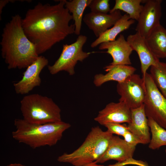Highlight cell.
Returning a JSON list of instances; mask_svg holds the SVG:
<instances>
[{"mask_svg": "<svg viewBox=\"0 0 166 166\" xmlns=\"http://www.w3.org/2000/svg\"><path fill=\"white\" fill-rule=\"evenodd\" d=\"M65 0L54 5L38 2L26 12L22 25L24 32L39 55L74 33L73 19L65 7Z\"/></svg>", "mask_w": 166, "mask_h": 166, "instance_id": "6da1fadb", "label": "cell"}, {"mask_svg": "<svg viewBox=\"0 0 166 166\" xmlns=\"http://www.w3.org/2000/svg\"><path fill=\"white\" fill-rule=\"evenodd\" d=\"M22 20L19 14H15L3 30L1 56L9 69L26 68L39 56L24 32Z\"/></svg>", "mask_w": 166, "mask_h": 166, "instance_id": "7a4b0ae2", "label": "cell"}, {"mask_svg": "<svg viewBox=\"0 0 166 166\" xmlns=\"http://www.w3.org/2000/svg\"><path fill=\"white\" fill-rule=\"evenodd\" d=\"M14 125L16 130L12 132L13 138L33 148L55 145L61 139L64 132L71 126L62 121L37 124L30 123L23 119H15Z\"/></svg>", "mask_w": 166, "mask_h": 166, "instance_id": "3957f363", "label": "cell"}, {"mask_svg": "<svg viewBox=\"0 0 166 166\" xmlns=\"http://www.w3.org/2000/svg\"><path fill=\"white\" fill-rule=\"evenodd\" d=\"M113 136L107 130L104 131L98 126L92 127L80 147L71 153H63L57 160L73 166H80L95 162L105 152Z\"/></svg>", "mask_w": 166, "mask_h": 166, "instance_id": "277c9868", "label": "cell"}, {"mask_svg": "<svg viewBox=\"0 0 166 166\" xmlns=\"http://www.w3.org/2000/svg\"><path fill=\"white\" fill-rule=\"evenodd\" d=\"M20 108L23 119L30 123L43 124L62 121L58 105L51 98L38 94L24 96Z\"/></svg>", "mask_w": 166, "mask_h": 166, "instance_id": "5b68a950", "label": "cell"}, {"mask_svg": "<svg viewBox=\"0 0 166 166\" xmlns=\"http://www.w3.org/2000/svg\"><path fill=\"white\" fill-rule=\"evenodd\" d=\"M87 39L86 36L80 35L74 43L63 45L58 58L53 65L48 66L50 73L54 75L60 71H65L70 75H73L75 73L74 67L77 62L83 61L91 53L83 50Z\"/></svg>", "mask_w": 166, "mask_h": 166, "instance_id": "8992f818", "label": "cell"}, {"mask_svg": "<svg viewBox=\"0 0 166 166\" xmlns=\"http://www.w3.org/2000/svg\"><path fill=\"white\" fill-rule=\"evenodd\" d=\"M144 81L146 93L144 105L146 116L166 129V98L150 74L146 73Z\"/></svg>", "mask_w": 166, "mask_h": 166, "instance_id": "52a82bcc", "label": "cell"}, {"mask_svg": "<svg viewBox=\"0 0 166 166\" xmlns=\"http://www.w3.org/2000/svg\"><path fill=\"white\" fill-rule=\"evenodd\" d=\"M117 89L120 96L119 101L124 102L131 109L139 108L144 104L146 87L144 81L139 75L134 73L118 83Z\"/></svg>", "mask_w": 166, "mask_h": 166, "instance_id": "ba28073f", "label": "cell"}, {"mask_svg": "<svg viewBox=\"0 0 166 166\" xmlns=\"http://www.w3.org/2000/svg\"><path fill=\"white\" fill-rule=\"evenodd\" d=\"M162 2L161 0H143L144 4L137 21L136 30L145 38L160 24Z\"/></svg>", "mask_w": 166, "mask_h": 166, "instance_id": "9c48e42d", "label": "cell"}, {"mask_svg": "<svg viewBox=\"0 0 166 166\" xmlns=\"http://www.w3.org/2000/svg\"><path fill=\"white\" fill-rule=\"evenodd\" d=\"M47 59L42 56H39L37 59L29 66L23 73L22 78L14 84L17 94L28 93L35 87L39 86L41 83L40 74L42 70L48 64Z\"/></svg>", "mask_w": 166, "mask_h": 166, "instance_id": "30bf717a", "label": "cell"}, {"mask_svg": "<svg viewBox=\"0 0 166 166\" xmlns=\"http://www.w3.org/2000/svg\"><path fill=\"white\" fill-rule=\"evenodd\" d=\"M94 120L102 125L109 123H129L131 109L124 102H111L100 111Z\"/></svg>", "mask_w": 166, "mask_h": 166, "instance_id": "8fae6325", "label": "cell"}, {"mask_svg": "<svg viewBox=\"0 0 166 166\" xmlns=\"http://www.w3.org/2000/svg\"><path fill=\"white\" fill-rule=\"evenodd\" d=\"M136 146L126 142L123 139L113 135L104 153L95 161L103 163L110 160L122 162L132 158Z\"/></svg>", "mask_w": 166, "mask_h": 166, "instance_id": "7c38bea8", "label": "cell"}, {"mask_svg": "<svg viewBox=\"0 0 166 166\" xmlns=\"http://www.w3.org/2000/svg\"><path fill=\"white\" fill-rule=\"evenodd\" d=\"M126 40L133 50L138 55L141 64L142 78L144 81L148 69L150 67L157 65L160 61L159 59L152 52L146 38L137 32L129 35Z\"/></svg>", "mask_w": 166, "mask_h": 166, "instance_id": "4fadbf2b", "label": "cell"}, {"mask_svg": "<svg viewBox=\"0 0 166 166\" xmlns=\"http://www.w3.org/2000/svg\"><path fill=\"white\" fill-rule=\"evenodd\" d=\"M99 45V49H106L105 52L112 57L113 61L109 65L131 64L130 57L133 50L123 35L121 34L118 38L114 41L103 42Z\"/></svg>", "mask_w": 166, "mask_h": 166, "instance_id": "5bb4252c", "label": "cell"}, {"mask_svg": "<svg viewBox=\"0 0 166 166\" xmlns=\"http://www.w3.org/2000/svg\"><path fill=\"white\" fill-rule=\"evenodd\" d=\"M119 10L109 14L90 12L85 14L83 20L97 38L113 26L121 17Z\"/></svg>", "mask_w": 166, "mask_h": 166, "instance_id": "9a60e30c", "label": "cell"}, {"mask_svg": "<svg viewBox=\"0 0 166 166\" xmlns=\"http://www.w3.org/2000/svg\"><path fill=\"white\" fill-rule=\"evenodd\" d=\"M131 109V120L127 125L129 131L137 136L142 144L149 143L150 140L149 127L144 104L140 107Z\"/></svg>", "mask_w": 166, "mask_h": 166, "instance_id": "2e32d148", "label": "cell"}, {"mask_svg": "<svg viewBox=\"0 0 166 166\" xmlns=\"http://www.w3.org/2000/svg\"><path fill=\"white\" fill-rule=\"evenodd\" d=\"M107 73L105 74L100 73L95 75L93 83L97 87L110 81H115L118 83L124 81L130 75L134 74L136 69L130 65H109L104 68Z\"/></svg>", "mask_w": 166, "mask_h": 166, "instance_id": "e0dca14e", "label": "cell"}, {"mask_svg": "<svg viewBox=\"0 0 166 166\" xmlns=\"http://www.w3.org/2000/svg\"><path fill=\"white\" fill-rule=\"evenodd\" d=\"M153 54L158 58H166V29L160 24L146 38Z\"/></svg>", "mask_w": 166, "mask_h": 166, "instance_id": "ac0fdd59", "label": "cell"}, {"mask_svg": "<svg viewBox=\"0 0 166 166\" xmlns=\"http://www.w3.org/2000/svg\"><path fill=\"white\" fill-rule=\"evenodd\" d=\"M135 21L131 19L126 14L122 15L112 27L108 29L94 41L91 44V47L93 48L102 43L115 40L118 34L128 29Z\"/></svg>", "mask_w": 166, "mask_h": 166, "instance_id": "d6986e66", "label": "cell"}, {"mask_svg": "<svg viewBox=\"0 0 166 166\" xmlns=\"http://www.w3.org/2000/svg\"><path fill=\"white\" fill-rule=\"evenodd\" d=\"M92 0H65V7L70 13H72L75 26L74 34H80L83 13L85 8L88 7Z\"/></svg>", "mask_w": 166, "mask_h": 166, "instance_id": "ffe728a7", "label": "cell"}, {"mask_svg": "<svg viewBox=\"0 0 166 166\" xmlns=\"http://www.w3.org/2000/svg\"><path fill=\"white\" fill-rule=\"evenodd\" d=\"M143 0H116L113 7L109 13L116 10H122L126 13L131 19L138 20L143 8L141 4Z\"/></svg>", "mask_w": 166, "mask_h": 166, "instance_id": "44dd1931", "label": "cell"}, {"mask_svg": "<svg viewBox=\"0 0 166 166\" xmlns=\"http://www.w3.org/2000/svg\"><path fill=\"white\" fill-rule=\"evenodd\" d=\"M148 125L152 134L148 147L156 150L166 146V129L150 118H148Z\"/></svg>", "mask_w": 166, "mask_h": 166, "instance_id": "7402d4cb", "label": "cell"}, {"mask_svg": "<svg viewBox=\"0 0 166 166\" xmlns=\"http://www.w3.org/2000/svg\"><path fill=\"white\" fill-rule=\"evenodd\" d=\"M150 73L160 92L166 98V63L160 61L151 67Z\"/></svg>", "mask_w": 166, "mask_h": 166, "instance_id": "603a6c76", "label": "cell"}, {"mask_svg": "<svg viewBox=\"0 0 166 166\" xmlns=\"http://www.w3.org/2000/svg\"><path fill=\"white\" fill-rule=\"evenodd\" d=\"M88 7L94 13L107 14L111 10L109 0H92Z\"/></svg>", "mask_w": 166, "mask_h": 166, "instance_id": "cb8c5ba5", "label": "cell"}, {"mask_svg": "<svg viewBox=\"0 0 166 166\" xmlns=\"http://www.w3.org/2000/svg\"><path fill=\"white\" fill-rule=\"evenodd\" d=\"M113 134L123 136L129 131L127 125L118 123H109L104 125Z\"/></svg>", "mask_w": 166, "mask_h": 166, "instance_id": "d4e9b609", "label": "cell"}, {"mask_svg": "<svg viewBox=\"0 0 166 166\" xmlns=\"http://www.w3.org/2000/svg\"><path fill=\"white\" fill-rule=\"evenodd\" d=\"M123 137L124 140L129 144L135 146L139 144H142L140 139L129 131L126 132Z\"/></svg>", "mask_w": 166, "mask_h": 166, "instance_id": "484cf974", "label": "cell"}, {"mask_svg": "<svg viewBox=\"0 0 166 166\" xmlns=\"http://www.w3.org/2000/svg\"><path fill=\"white\" fill-rule=\"evenodd\" d=\"M128 164H134L139 166H150L147 163L141 160H136L132 158L129 160L128 162Z\"/></svg>", "mask_w": 166, "mask_h": 166, "instance_id": "4316f807", "label": "cell"}, {"mask_svg": "<svg viewBox=\"0 0 166 166\" xmlns=\"http://www.w3.org/2000/svg\"><path fill=\"white\" fill-rule=\"evenodd\" d=\"M14 0H1L0 1V19H1V14L3 8L10 2H14Z\"/></svg>", "mask_w": 166, "mask_h": 166, "instance_id": "83f0119b", "label": "cell"}, {"mask_svg": "<svg viewBox=\"0 0 166 166\" xmlns=\"http://www.w3.org/2000/svg\"><path fill=\"white\" fill-rule=\"evenodd\" d=\"M80 166H104V165L100 164L95 162H93L85 165Z\"/></svg>", "mask_w": 166, "mask_h": 166, "instance_id": "f1b7e54d", "label": "cell"}, {"mask_svg": "<svg viewBox=\"0 0 166 166\" xmlns=\"http://www.w3.org/2000/svg\"><path fill=\"white\" fill-rule=\"evenodd\" d=\"M6 166H26L25 165L20 163H11Z\"/></svg>", "mask_w": 166, "mask_h": 166, "instance_id": "f546056e", "label": "cell"}, {"mask_svg": "<svg viewBox=\"0 0 166 166\" xmlns=\"http://www.w3.org/2000/svg\"><path fill=\"white\" fill-rule=\"evenodd\" d=\"M165 152L166 153V149H165Z\"/></svg>", "mask_w": 166, "mask_h": 166, "instance_id": "4dcf8cb0", "label": "cell"}]
</instances>
